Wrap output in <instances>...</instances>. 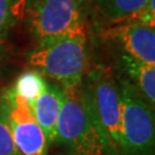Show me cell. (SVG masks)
<instances>
[{"instance_id": "obj_1", "label": "cell", "mask_w": 155, "mask_h": 155, "mask_svg": "<svg viewBox=\"0 0 155 155\" xmlns=\"http://www.w3.org/2000/svg\"><path fill=\"white\" fill-rule=\"evenodd\" d=\"M87 36L84 23L59 37L38 43L28 55L36 71L61 84L62 89L77 87L86 75Z\"/></svg>"}, {"instance_id": "obj_2", "label": "cell", "mask_w": 155, "mask_h": 155, "mask_svg": "<svg viewBox=\"0 0 155 155\" xmlns=\"http://www.w3.org/2000/svg\"><path fill=\"white\" fill-rule=\"evenodd\" d=\"M55 143L64 146L70 155H113L81 85L62 89Z\"/></svg>"}, {"instance_id": "obj_3", "label": "cell", "mask_w": 155, "mask_h": 155, "mask_svg": "<svg viewBox=\"0 0 155 155\" xmlns=\"http://www.w3.org/2000/svg\"><path fill=\"white\" fill-rule=\"evenodd\" d=\"M81 87L113 155L122 148L121 100L117 79L109 68L97 64L85 75Z\"/></svg>"}, {"instance_id": "obj_4", "label": "cell", "mask_w": 155, "mask_h": 155, "mask_svg": "<svg viewBox=\"0 0 155 155\" xmlns=\"http://www.w3.org/2000/svg\"><path fill=\"white\" fill-rule=\"evenodd\" d=\"M122 148L120 155H154V107L123 78L118 77Z\"/></svg>"}, {"instance_id": "obj_5", "label": "cell", "mask_w": 155, "mask_h": 155, "mask_svg": "<svg viewBox=\"0 0 155 155\" xmlns=\"http://www.w3.org/2000/svg\"><path fill=\"white\" fill-rule=\"evenodd\" d=\"M0 111L20 154L47 155L50 145L35 117L32 107L13 87L0 95Z\"/></svg>"}, {"instance_id": "obj_6", "label": "cell", "mask_w": 155, "mask_h": 155, "mask_svg": "<svg viewBox=\"0 0 155 155\" xmlns=\"http://www.w3.org/2000/svg\"><path fill=\"white\" fill-rule=\"evenodd\" d=\"M29 30L40 41L59 37L84 23L81 0H25Z\"/></svg>"}, {"instance_id": "obj_7", "label": "cell", "mask_w": 155, "mask_h": 155, "mask_svg": "<svg viewBox=\"0 0 155 155\" xmlns=\"http://www.w3.org/2000/svg\"><path fill=\"white\" fill-rule=\"evenodd\" d=\"M104 36L109 43L116 45L122 53L155 66V27L140 23H121L110 25Z\"/></svg>"}, {"instance_id": "obj_8", "label": "cell", "mask_w": 155, "mask_h": 155, "mask_svg": "<svg viewBox=\"0 0 155 155\" xmlns=\"http://www.w3.org/2000/svg\"><path fill=\"white\" fill-rule=\"evenodd\" d=\"M62 104V87L58 84L46 82L45 89L32 104V110L41 127L48 145L56 140V123Z\"/></svg>"}, {"instance_id": "obj_9", "label": "cell", "mask_w": 155, "mask_h": 155, "mask_svg": "<svg viewBox=\"0 0 155 155\" xmlns=\"http://www.w3.org/2000/svg\"><path fill=\"white\" fill-rule=\"evenodd\" d=\"M121 75L152 107L155 105V66L122 53L118 60Z\"/></svg>"}, {"instance_id": "obj_10", "label": "cell", "mask_w": 155, "mask_h": 155, "mask_svg": "<svg viewBox=\"0 0 155 155\" xmlns=\"http://www.w3.org/2000/svg\"><path fill=\"white\" fill-rule=\"evenodd\" d=\"M150 0H93L100 17L110 25L123 23Z\"/></svg>"}, {"instance_id": "obj_11", "label": "cell", "mask_w": 155, "mask_h": 155, "mask_svg": "<svg viewBox=\"0 0 155 155\" xmlns=\"http://www.w3.org/2000/svg\"><path fill=\"white\" fill-rule=\"evenodd\" d=\"M46 82L47 81L43 77V75H40L36 70H32V71L23 72L17 78L13 89L18 95H21L23 99L27 100L30 106H32L35 100L38 98L39 94L45 89Z\"/></svg>"}, {"instance_id": "obj_12", "label": "cell", "mask_w": 155, "mask_h": 155, "mask_svg": "<svg viewBox=\"0 0 155 155\" xmlns=\"http://www.w3.org/2000/svg\"><path fill=\"white\" fill-rule=\"evenodd\" d=\"M24 6L25 0H0V43L22 17Z\"/></svg>"}, {"instance_id": "obj_13", "label": "cell", "mask_w": 155, "mask_h": 155, "mask_svg": "<svg viewBox=\"0 0 155 155\" xmlns=\"http://www.w3.org/2000/svg\"><path fill=\"white\" fill-rule=\"evenodd\" d=\"M123 23H140L155 27V0H150L141 9L134 13L132 16H130Z\"/></svg>"}, {"instance_id": "obj_14", "label": "cell", "mask_w": 155, "mask_h": 155, "mask_svg": "<svg viewBox=\"0 0 155 155\" xmlns=\"http://www.w3.org/2000/svg\"><path fill=\"white\" fill-rule=\"evenodd\" d=\"M0 155H21L13 143L9 130L0 111Z\"/></svg>"}, {"instance_id": "obj_15", "label": "cell", "mask_w": 155, "mask_h": 155, "mask_svg": "<svg viewBox=\"0 0 155 155\" xmlns=\"http://www.w3.org/2000/svg\"><path fill=\"white\" fill-rule=\"evenodd\" d=\"M1 51H2V43H0V53H1Z\"/></svg>"}, {"instance_id": "obj_16", "label": "cell", "mask_w": 155, "mask_h": 155, "mask_svg": "<svg viewBox=\"0 0 155 155\" xmlns=\"http://www.w3.org/2000/svg\"><path fill=\"white\" fill-rule=\"evenodd\" d=\"M59 155H70V154H59Z\"/></svg>"}]
</instances>
